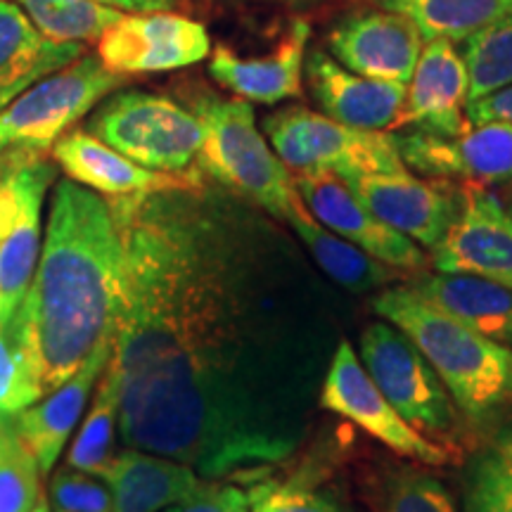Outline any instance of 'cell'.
I'll return each instance as SVG.
<instances>
[{
  "instance_id": "11",
  "label": "cell",
  "mask_w": 512,
  "mask_h": 512,
  "mask_svg": "<svg viewBox=\"0 0 512 512\" xmlns=\"http://www.w3.org/2000/svg\"><path fill=\"white\" fill-rule=\"evenodd\" d=\"M392 136L406 169L422 176L486 188L512 183V126L505 121H467L453 136L422 128H399Z\"/></svg>"
},
{
  "instance_id": "6",
  "label": "cell",
  "mask_w": 512,
  "mask_h": 512,
  "mask_svg": "<svg viewBox=\"0 0 512 512\" xmlns=\"http://www.w3.org/2000/svg\"><path fill=\"white\" fill-rule=\"evenodd\" d=\"M264 133L290 174L330 171L354 178L408 171L392 133L344 126L306 107H285L266 117Z\"/></svg>"
},
{
  "instance_id": "13",
  "label": "cell",
  "mask_w": 512,
  "mask_h": 512,
  "mask_svg": "<svg viewBox=\"0 0 512 512\" xmlns=\"http://www.w3.org/2000/svg\"><path fill=\"white\" fill-rule=\"evenodd\" d=\"M432 266L512 287V219L494 190L460 183L458 216L432 249Z\"/></svg>"
},
{
  "instance_id": "42",
  "label": "cell",
  "mask_w": 512,
  "mask_h": 512,
  "mask_svg": "<svg viewBox=\"0 0 512 512\" xmlns=\"http://www.w3.org/2000/svg\"><path fill=\"white\" fill-rule=\"evenodd\" d=\"M31 512H53V510H50V503L46 501V498H43V501H41V503H38V505H36V508H34V510H31Z\"/></svg>"
},
{
  "instance_id": "27",
  "label": "cell",
  "mask_w": 512,
  "mask_h": 512,
  "mask_svg": "<svg viewBox=\"0 0 512 512\" xmlns=\"http://www.w3.org/2000/svg\"><path fill=\"white\" fill-rule=\"evenodd\" d=\"M119 425V375L112 358L95 384L91 411L83 418L72 448L67 453V467L100 477L114 456V434Z\"/></svg>"
},
{
  "instance_id": "32",
  "label": "cell",
  "mask_w": 512,
  "mask_h": 512,
  "mask_svg": "<svg viewBox=\"0 0 512 512\" xmlns=\"http://www.w3.org/2000/svg\"><path fill=\"white\" fill-rule=\"evenodd\" d=\"M38 399L41 396L31 377L29 363L10 325L0 330V413L17 415Z\"/></svg>"
},
{
  "instance_id": "25",
  "label": "cell",
  "mask_w": 512,
  "mask_h": 512,
  "mask_svg": "<svg viewBox=\"0 0 512 512\" xmlns=\"http://www.w3.org/2000/svg\"><path fill=\"white\" fill-rule=\"evenodd\" d=\"M285 223L302 242L313 266L349 294H366L399 278L396 268L373 259L363 249L351 245L342 235L332 233L330 228L313 219V214L304 207L299 195L290 204Z\"/></svg>"
},
{
  "instance_id": "37",
  "label": "cell",
  "mask_w": 512,
  "mask_h": 512,
  "mask_svg": "<svg viewBox=\"0 0 512 512\" xmlns=\"http://www.w3.org/2000/svg\"><path fill=\"white\" fill-rule=\"evenodd\" d=\"M465 119L470 124H484V121H505L512 126V83L501 91L486 95L465 105Z\"/></svg>"
},
{
  "instance_id": "1",
  "label": "cell",
  "mask_w": 512,
  "mask_h": 512,
  "mask_svg": "<svg viewBox=\"0 0 512 512\" xmlns=\"http://www.w3.org/2000/svg\"><path fill=\"white\" fill-rule=\"evenodd\" d=\"M121 238L112 366L128 448L204 479L309 437L339 304L273 216L204 183L110 200Z\"/></svg>"
},
{
  "instance_id": "7",
  "label": "cell",
  "mask_w": 512,
  "mask_h": 512,
  "mask_svg": "<svg viewBox=\"0 0 512 512\" xmlns=\"http://www.w3.org/2000/svg\"><path fill=\"white\" fill-rule=\"evenodd\" d=\"M88 133L145 169L190 174L202 147V124L166 95L124 91L112 95L88 121Z\"/></svg>"
},
{
  "instance_id": "21",
  "label": "cell",
  "mask_w": 512,
  "mask_h": 512,
  "mask_svg": "<svg viewBox=\"0 0 512 512\" xmlns=\"http://www.w3.org/2000/svg\"><path fill=\"white\" fill-rule=\"evenodd\" d=\"M112 344L114 339L102 344L67 382L17 413V430L22 434L24 444L29 446V451L34 453L43 475L53 472L64 446H67L69 437L79 425L95 384H98L102 370L110 363Z\"/></svg>"
},
{
  "instance_id": "34",
  "label": "cell",
  "mask_w": 512,
  "mask_h": 512,
  "mask_svg": "<svg viewBox=\"0 0 512 512\" xmlns=\"http://www.w3.org/2000/svg\"><path fill=\"white\" fill-rule=\"evenodd\" d=\"M465 512H512V475L475 456L465 479Z\"/></svg>"
},
{
  "instance_id": "22",
  "label": "cell",
  "mask_w": 512,
  "mask_h": 512,
  "mask_svg": "<svg viewBox=\"0 0 512 512\" xmlns=\"http://www.w3.org/2000/svg\"><path fill=\"white\" fill-rule=\"evenodd\" d=\"M81 55L83 43L43 36L17 3L0 0V110Z\"/></svg>"
},
{
  "instance_id": "31",
  "label": "cell",
  "mask_w": 512,
  "mask_h": 512,
  "mask_svg": "<svg viewBox=\"0 0 512 512\" xmlns=\"http://www.w3.org/2000/svg\"><path fill=\"white\" fill-rule=\"evenodd\" d=\"M41 467L17 430V415L0 413V512H31L43 501Z\"/></svg>"
},
{
  "instance_id": "30",
  "label": "cell",
  "mask_w": 512,
  "mask_h": 512,
  "mask_svg": "<svg viewBox=\"0 0 512 512\" xmlns=\"http://www.w3.org/2000/svg\"><path fill=\"white\" fill-rule=\"evenodd\" d=\"M17 5L43 36L60 43L98 41L124 15L95 0H17Z\"/></svg>"
},
{
  "instance_id": "10",
  "label": "cell",
  "mask_w": 512,
  "mask_h": 512,
  "mask_svg": "<svg viewBox=\"0 0 512 512\" xmlns=\"http://www.w3.org/2000/svg\"><path fill=\"white\" fill-rule=\"evenodd\" d=\"M318 408L351 420L401 458H411L420 465H446L451 460L444 448L432 444L396 413L347 339H339L332 354L328 373L320 384Z\"/></svg>"
},
{
  "instance_id": "12",
  "label": "cell",
  "mask_w": 512,
  "mask_h": 512,
  "mask_svg": "<svg viewBox=\"0 0 512 512\" xmlns=\"http://www.w3.org/2000/svg\"><path fill=\"white\" fill-rule=\"evenodd\" d=\"M209 53L204 24L174 10L121 15L98 38L100 62L119 76L174 72L202 62Z\"/></svg>"
},
{
  "instance_id": "19",
  "label": "cell",
  "mask_w": 512,
  "mask_h": 512,
  "mask_svg": "<svg viewBox=\"0 0 512 512\" xmlns=\"http://www.w3.org/2000/svg\"><path fill=\"white\" fill-rule=\"evenodd\" d=\"M304 67L325 117L363 131H392L406 100V83L358 76L323 50L311 53Z\"/></svg>"
},
{
  "instance_id": "8",
  "label": "cell",
  "mask_w": 512,
  "mask_h": 512,
  "mask_svg": "<svg viewBox=\"0 0 512 512\" xmlns=\"http://www.w3.org/2000/svg\"><path fill=\"white\" fill-rule=\"evenodd\" d=\"M361 363L396 413L422 434L456 427V403L422 351L389 320L361 332Z\"/></svg>"
},
{
  "instance_id": "24",
  "label": "cell",
  "mask_w": 512,
  "mask_h": 512,
  "mask_svg": "<svg viewBox=\"0 0 512 512\" xmlns=\"http://www.w3.org/2000/svg\"><path fill=\"white\" fill-rule=\"evenodd\" d=\"M408 290L491 342L512 349V287L475 275L437 271L420 273Z\"/></svg>"
},
{
  "instance_id": "20",
  "label": "cell",
  "mask_w": 512,
  "mask_h": 512,
  "mask_svg": "<svg viewBox=\"0 0 512 512\" xmlns=\"http://www.w3.org/2000/svg\"><path fill=\"white\" fill-rule=\"evenodd\" d=\"M309 36V24L297 19L268 55L240 57L230 48L219 46L209 60L211 79L247 102L278 105L283 100L299 98L304 91L302 79Z\"/></svg>"
},
{
  "instance_id": "26",
  "label": "cell",
  "mask_w": 512,
  "mask_h": 512,
  "mask_svg": "<svg viewBox=\"0 0 512 512\" xmlns=\"http://www.w3.org/2000/svg\"><path fill=\"white\" fill-rule=\"evenodd\" d=\"M382 10L411 19L425 41H465L494 19L510 15L512 0H377Z\"/></svg>"
},
{
  "instance_id": "9",
  "label": "cell",
  "mask_w": 512,
  "mask_h": 512,
  "mask_svg": "<svg viewBox=\"0 0 512 512\" xmlns=\"http://www.w3.org/2000/svg\"><path fill=\"white\" fill-rule=\"evenodd\" d=\"M55 166L46 157L15 159L0 171V330L27 294L41 254V214Z\"/></svg>"
},
{
  "instance_id": "16",
  "label": "cell",
  "mask_w": 512,
  "mask_h": 512,
  "mask_svg": "<svg viewBox=\"0 0 512 512\" xmlns=\"http://www.w3.org/2000/svg\"><path fill=\"white\" fill-rule=\"evenodd\" d=\"M425 38L411 19L389 10H356L344 15L328 36L335 60L358 76L408 83Z\"/></svg>"
},
{
  "instance_id": "36",
  "label": "cell",
  "mask_w": 512,
  "mask_h": 512,
  "mask_svg": "<svg viewBox=\"0 0 512 512\" xmlns=\"http://www.w3.org/2000/svg\"><path fill=\"white\" fill-rule=\"evenodd\" d=\"M252 510V489L235 484H221L219 479H202V484L183 501L164 512H249Z\"/></svg>"
},
{
  "instance_id": "5",
  "label": "cell",
  "mask_w": 512,
  "mask_h": 512,
  "mask_svg": "<svg viewBox=\"0 0 512 512\" xmlns=\"http://www.w3.org/2000/svg\"><path fill=\"white\" fill-rule=\"evenodd\" d=\"M126 76L110 72L98 55L46 76L0 110V171L22 157H43L76 121L117 91Z\"/></svg>"
},
{
  "instance_id": "17",
  "label": "cell",
  "mask_w": 512,
  "mask_h": 512,
  "mask_svg": "<svg viewBox=\"0 0 512 512\" xmlns=\"http://www.w3.org/2000/svg\"><path fill=\"white\" fill-rule=\"evenodd\" d=\"M467 69L463 55L446 38H434L422 46L411 81L406 83V100L392 131L422 128V131L453 136L467 124Z\"/></svg>"
},
{
  "instance_id": "18",
  "label": "cell",
  "mask_w": 512,
  "mask_h": 512,
  "mask_svg": "<svg viewBox=\"0 0 512 512\" xmlns=\"http://www.w3.org/2000/svg\"><path fill=\"white\" fill-rule=\"evenodd\" d=\"M53 159L62 166L67 178L83 188L110 197L150 195V192L181 190L202 183L195 174H164L145 169L121 155L88 131H69L53 145Z\"/></svg>"
},
{
  "instance_id": "23",
  "label": "cell",
  "mask_w": 512,
  "mask_h": 512,
  "mask_svg": "<svg viewBox=\"0 0 512 512\" xmlns=\"http://www.w3.org/2000/svg\"><path fill=\"white\" fill-rule=\"evenodd\" d=\"M100 479L112 494V512H159L188 498L202 484L190 465L140 448L112 456Z\"/></svg>"
},
{
  "instance_id": "33",
  "label": "cell",
  "mask_w": 512,
  "mask_h": 512,
  "mask_svg": "<svg viewBox=\"0 0 512 512\" xmlns=\"http://www.w3.org/2000/svg\"><path fill=\"white\" fill-rule=\"evenodd\" d=\"M50 510L53 512H112V494L95 475L64 467L50 477Z\"/></svg>"
},
{
  "instance_id": "28",
  "label": "cell",
  "mask_w": 512,
  "mask_h": 512,
  "mask_svg": "<svg viewBox=\"0 0 512 512\" xmlns=\"http://www.w3.org/2000/svg\"><path fill=\"white\" fill-rule=\"evenodd\" d=\"M467 102L501 91L512 83V12L477 29L463 41Z\"/></svg>"
},
{
  "instance_id": "38",
  "label": "cell",
  "mask_w": 512,
  "mask_h": 512,
  "mask_svg": "<svg viewBox=\"0 0 512 512\" xmlns=\"http://www.w3.org/2000/svg\"><path fill=\"white\" fill-rule=\"evenodd\" d=\"M479 456H484L489 463L512 475V420L498 427L489 444L479 451Z\"/></svg>"
},
{
  "instance_id": "35",
  "label": "cell",
  "mask_w": 512,
  "mask_h": 512,
  "mask_svg": "<svg viewBox=\"0 0 512 512\" xmlns=\"http://www.w3.org/2000/svg\"><path fill=\"white\" fill-rule=\"evenodd\" d=\"M252 512H344L335 498L304 484H261L252 489Z\"/></svg>"
},
{
  "instance_id": "2",
  "label": "cell",
  "mask_w": 512,
  "mask_h": 512,
  "mask_svg": "<svg viewBox=\"0 0 512 512\" xmlns=\"http://www.w3.org/2000/svg\"><path fill=\"white\" fill-rule=\"evenodd\" d=\"M119 290L121 238L110 202L64 178L50 200L36 273L10 323L41 399L114 339Z\"/></svg>"
},
{
  "instance_id": "29",
  "label": "cell",
  "mask_w": 512,
  "mask_h": 512,
  "mask_svg": "<svg viewBox=\"0 0 512 512\" xmlns=\"http://www.w3.org/2000/svg\"><path fill=\"white\" fill-rule=\"evenodd\" d=\"M370 512H458L441 479L413 465L389 467L370 482Z\"/></svg>"
},
{
  "instance_id": "40",
  "label": "cell",
  "mask_w": 512,
  "mask_h": 512,
  "mask_svg": "<svg viewBox=\"0 0 512 512\" xmlns=\"http://www.w3.org/2000/svg\"><path fill=\"white\" fill-rule=\"evenodd\" d=\"M266 3H283L290 5V8H309V5L318 3V0H266Z\"/></svg>"
},
{
  "instance_id": "14",
  "label": "cell",
  "mask_w": 512,
  "mask_h": 512,
  "mask_svg": "<svg viewBox=\"0 0 512 512\" xmlns=\"http://www.w3.org/2000/svg\"><path fill=\"white\" fill-rule=\"evenodd\" d=\"M292 183L313 219L332 233L342 235L351 245L396 271H425L427 256L418 242L377 219L339 176L330 171H313V174H294Z\"/></svg>"
},
{
  "instance_id": "15",
  "label": "cell",
  "mask_w": 512,
  "mask_h": 512,
  "mask_svg": "<svg viewBox=\"0 0 512 512\" xmlns=\"http://www.w3.org/2000/svg\"><path fill=\"white\" fill-rule=\"evenodd\" d=\"M377 219L434 249L446 238L460 209V185L444 178H418L411 171L342 178Z\"/></svg>"
},
{
  "instance_id": "4",
  "label": "cell",
  "mask_w": 512,
  "mask_h": 512,
  "mask_svg": "<svg viewBox=\"0 0 512 512\" xmlns=\"http://www.w3.org/2000/svg\"><path fill=\"white\" fill-rule=\"evenodd\" d=\"M202 124L197 166L221 188L252 202L275 221L285 223L297 197L290 169L266 143L247 100L204 95L192 105Z\"/></svg>"
},
{
  "instance_id": "41",
  "label": "cell",
  "mask_w": 512,
  "mask_h": 512,
  "mask_svg": "<svg viewBox=\"0 0 512 512\" xmlns=\"http://www.w3.org/2000/svg\"><path fill=\"white\" fill-rule=\"evenodd\" d=\"M508 195H505L503 197V204H505V211H508V214H510V219H512V183L508 185Z\"/></svg>"
},
{
  "instance_id": "39",
  "label": "cell",
  "mask_w": 512,
  "mask_h": 512,
  "mask_svg": "<svg viewBox=\"0 0 512 512\" xmlns=\"http://www.w3.org/2000/svg\"><path fill=\"white\" fill-rule=\"evenodd\" d=\"M95 3L121 12H164L174 10L181 0H95Z\"/></svg>"
},
{
  "instance_id": "3",
  "label": "cell",
  "mask_w": 512,
  "mask_h": 512,
  "mask_svg": "<svg viewBox=\"0 0 512 512\" xmlns=\"http://www.w3.org/2000/svg\"><path fill=\"white\" fill-rule=\"evenodd\" d=\"M373 309L411 337L472 425L489 430L512 420V349L467 328L408 287L380 292Z\"/></svg>"
}]
</instances>
